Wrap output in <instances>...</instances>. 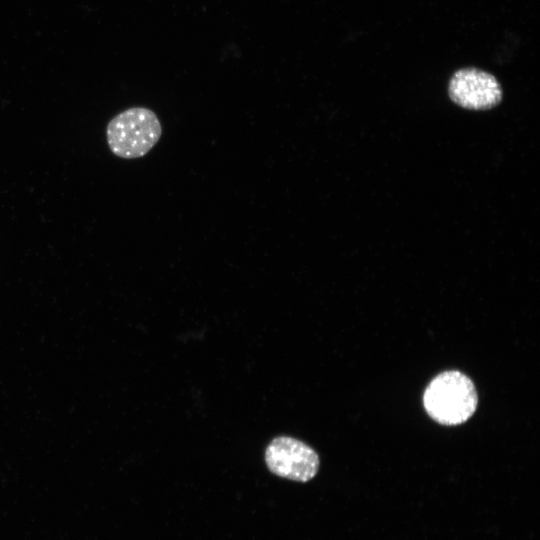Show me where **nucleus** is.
I'll return each instance as SVG.
<instances>
[{
    "mask_svg": "<svg viewBox=\"0 0 540 540\" xmlns=\"http://www.w3.org/2000/svg\"><path fill=\"white\" fill-rule=\"evenodd\" d=\"M448 93L455 104L469 110L491 109L502 100V89L495 76L473 67L452 75Z\"/></svg>",
    "mask_w": 540,
    "mask_h": 540,
    "instance_id": "nucleus-4",
    "label": "nucleus"
},
{
    "mask_svg": "<svg viewBox=\"0 0 540 540\" xmlns=\"http://www.w3.org/2000/svg\"><path fill=\"white\" fill-rule=\"evenodd\" d=\"M428 415L442 425L466 422L476 411L478 396L472 380L457 370L435 376L423 395Z\"/></svg>",
    "mask_w": 540,
    "mask_h": 540,
    "instance_id": "nucleus-1",
    "label": "nucleus"
},
{
    "mask_svg": "<svg viewBox=\"0 0 540 540\" xmlns=\"http://www.w3.org/2000/svg\"><path fill=\"white\" fill-rule=\"evenodd\" d=\"M265 462L273 474L297 482L311 480L319 469L313 448L289 436L276 437L268 444Z\"/></svg>",
    "mask_w": 540,
    "mask_h": 540,
    "instance_id": "nucleus-3",
    "label": "nucleus"
},
{
    "mask_svg": "<svg viewBox=\"0 0 540 540\" xmlns=\"http://www.w3.org/2000/svg\"><path fill=\"white\" fill-rule=\"evenodd\" d=\"M161 135L158 117L145 107H132L120 112L106 128L110 150L124 159L143 157L157 144Z\"/></svg>",
    "mask_w": 540,
    "mask_h": 540,
    "instance_id": "nucleus-2",
    "label": "nucleus"
}]
</instances>
